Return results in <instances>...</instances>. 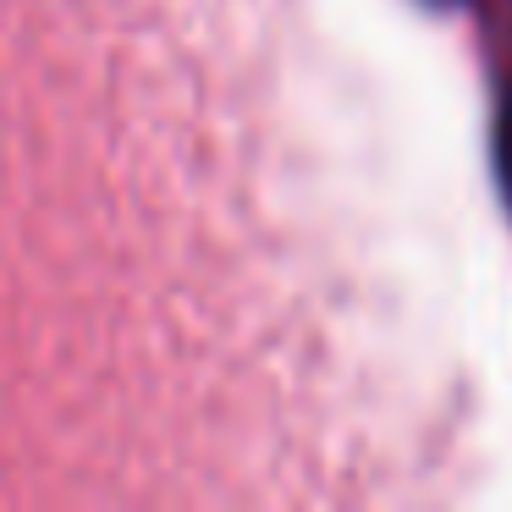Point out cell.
<instances>
[{"label": "cell", "instance_id": "1", "mask_svg": "<svg viewBox=\"0 0 512 512\" xmlns=\"http://www.w3.org/2000/svg\"><path fill=\"white\" fill-rule=\"evenodd\" d=\"M496 171H501V188L512 199V89L496 105Z\"/></svg>", "mask_w": 512, "mask_h": 512}, {"label": "cell", "instance_id": "2", "mask_svg": "<svg viewBox=\"0 0 512 512\" xmlns=\"http://www.w3.org/2000/svg\"><path fill=\"white\" fill-rule=\"evenodd\" d=\"M441 6H452V0H441Z\"/></svg>", "mask_w": 512, "mask_h": 512}]
</instances>
